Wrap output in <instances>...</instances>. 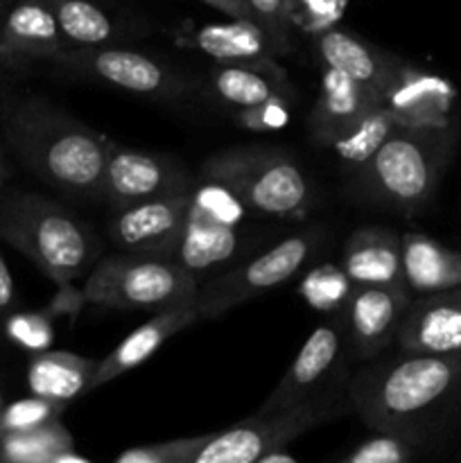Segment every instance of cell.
Instances as JSON below:
<instances>
[{"mask_svg":"<svg viewBox=\"0 0 461 463\" xmlns=\"http://www.w3.org/2000/svg\"><path fill=\"white\" fill-rule=\"evenodd\" d=\"M409 288L357 285L346 303V337L357 360L371 362L396 342L407 307Z\"/></svg>","mask_w":461,"mask_h":463,"instance_id":"cell-13","label":"cell"},{"mask_svg":"<svg viewBox=\"0 0 461 463\" xmlns=\"http://www.w3.org/2000/svg\"><path fill=\"white\" fill-rule=\"evenodd\" d=\"M271 461H287V463H294L296 459H294L292 455H287L285 450H276V452H269V455L265 457L260 463H271Z\"/></svg>","mask_w":461,"mask_h":463,"instance_id":"cell-39","label":"cell"},{"mask_svg":"<svg viewBox=\"0 0 461 463\" xmlns=\"http://www.w3.org/2000/svg\"><path fill=\"white\" fill-rule=\"evenodd\" d=\"M5 181V161H3V149H0V185Z\"/></svg>","mask_w":461,"mask_h":463,"instance_id":"cell-40","label":"cell"},{"mask_svg":"<svg viewBox=\"0 0 461 463\" xmlns=\"http://www.w3.org/2000/svg\"><path fill=\"white\" fill-rule=\"evenodd\" d=\"M343 7H346V0H287L292 27H301L312 36L339 25Z\"/></svg>","mask_w":461,"mask_h":463,"instance_id":"cell-34","label":"cell"},{"mask_svg":"<svg viewBox=\"0 0 461 463\" xmlns=\"http://www.w3.org/2000/svg\"><path fill=\"white\" fill-rule=\"evenodd\" d=\"M343 337H346V324H339V321L321 324L319 328L312 330L280 383L260 405V411L294 405V402L328 387L325 380L333 375L334 366L342 357Z\"/></svg>","mask_w":461,"mask_h":463,"instance_id":"cell-17","label":"cell"},{"mask_svg":"<svg viewBox=\"0 0 461 463\" xmlns=\"http://www.w3.org/2000/svg\"><path fill=\"white\" fill-rule=\"evenodd\" d=\"M194 321H199L194 301L183 303V306L167 307V310H158L152 319H147L140 328H136L134 333L127 335L104 360L98 362L90 392L104 387V384H108L111 380L131 373L134 369H138V366L145 364L167 339L174 337L176 333L185 330L188 326H193Z\"/></svg>","mask_w":461,"mask_h":463,"instance_id":"cell-19","label":"cell"},{"mask_svg":"<svg viewBox=\"0 0 461 463\" xmlns=\"http://www.w3.org/2000/svg\"><path fill=\"white\" fill-rule=\"evenodd\" d=\"M342 267L353 285L407 288L402 274V238L382 226H366L346 240Z\"/></svg>","mask_w":461,"mask_h":463,"instance_id":"cell-21","label":"cell"},{"mask_svg":"<svg viewBox=\"0 0 461 463\" xmlns=\"http://www.w3.org/2000/svg\"><path fill=\"white\" fill-rule=\"evenodd\" d=\"M240 125L247 127L253 131H276L283 129L289 122V109L287 99H269V102H262L258 107L251 109H240L238 113Z\"/></svg>","mask_w":461,"mask_h":463,"instance_id":"cell-36","label":"cell"},{"mask_svg":"<svg viewBox=\"0 0 461 463\" xmlns=\"http://www.w3.org/2000/svg\"><path fill=\"white\" fill-rule=\"evenodd\" d=\"M382 104V95L334 68H325L319 98L310 113V129L324 145H333L351 131L366 113Z\"/></svg>","mask_w":461,"mask_h":463,"instance_id":"cell-20","label":"cell"},{"mask_svg":"<svg viewBox=\"0 0 461 463\" xmlns=\"http://www.w3.org/2000/svg\"><path fill=\"white\" fill-rule=\"evenodd\" d=\"M5 407V402H3V393H0V410H3Z\"/></svg>","mask_w":461,"mask_h":463,"instance_id":"cell-42","label":"cell"},{"mask_svg":"<svg viewBox=\"0 0 461 463\" xmlns=\"http://www.w3.org/2000/svg\"><path fill=\"white\" fill-rule=\"evenodd\" d=\"M71 450H75V439L59 419L0 439V461L7 463H57Z\"/></svg>","mask_w":461,"mask_h":463,"instance_id":"cell-27","label":"cell"},{"mask_svg":"<svg viewBox=\"0 0 461 463\" xmlns=\"http://www.w3.org/2000/svg\"><path fill=\"white\" fill-rule=\"evenodd\" d=\"M396 344L400 351L428 355H461V294L459 289L420 294L411 298Z\"/></svg>","mask_w":461,"mask_h":463,"instance_id":"cell-15","label":"cell"},{"mask_svg":"<svg viewBox=\"0 0 461 463\" xmlns=\"http://www.w3.org/2000/svg\"><path fill=\"white\" fill-rule=\"evenodd\" d=\"M456 138V125L441 129L398 125L382 147L353 170L355 193L373 206L414 215L432 202Z\"/></svg>","mask_w":461,"mask_h":463,"instance_id":"cell-3","label":"cell"},{"mask_svg":"<svg viewBox=\"0 0 461 463\" xmlns=\"http://www.w3.org/2000/svg\"><path fill=\"white\" fill-rule=\"evenodd\" d=\"M190 188H194L193 179L172 158L116 145L111 147L102 176V199H107L118 211L131 203L183 193Z\"/></svg>","mask_w":461,"mask_h":463,"instance_id":"cell-12","label":"cell"},{"mask_svg":"<svg viewBox=\"0 0 461 463\" xmlns=\"http://www.w3.org/2000/svg\"><path fill=\"white\" fill-rule=\"evenodd\" d=\"M5 21V12H3V0H0V25H3Z\"/></svg>","mask_w":461,"mask_h":463,"instance_id":"cell-41","label":"cell"},{"mask_svg":"<svg viewBox=\"0 0 461 463\" xmlns=\"http://www.w3.org/2000/svg\"><path fill=\"white\" fill-rule=\"evenodd\" d=\"M63 39L71 48L108 45L118 30L111 16L93 0H48Z\"/></svg>","mask_w":461,"mask_h":463,"instance_id":"cell-26","label":"cell"},{"mask_svg":"<svg viewBox=\"0 0 461 463\" xmlns=\"http://www.w3.org/2000/svg\"><path fill=\"white\" fill-rule=\"evenodd\" d=\"M456 289H459V294H461V288H456Z\"/></svg>","mask_w":461,"mask_h":463,"instance_id":"cell-43","label":"cell"},{"mask_svg":"<svg viewBox=\"0 0 461 463\" xmlns=\"http://www.w3.org/2000/svg\"><path fill=\"white\" fill-rule=\"evenodd\" d=\"M16 298V288H14V276L9 271L7 262L0 256V317L7 315Z\"/></svg>","mask_w":461,"mask_h":463,"instance_id":"cell-38","label":"cell"},{"mask_svg":"<svg viewBox=\"0 0 461 463\" xmlns=\"http://www.w3.org/2000/svg\"><path fill=\"white\" fill-rule=\"evenodd\" d=\"M0 240L21 251L57 285H68L84 274L98 251L75 215L34 193L0 197Z\"/></svg>","mask_w":461,"mask_h":463,"instance_id":"cell-4","label":"cell"},{"mask_svg":"<svg viewBox=\"0 0 461 463\" xmlns=\"http://www.w3.org/2000/svg\"><path fill=\"white\" fill-rule=\"evenodd\" d=\"M63 410H66V405L34 396V393L30 398L12 402V405H5L0 410V439L9 437V434L30 432V430L50 423V420L61 419Z\"/></svg>","mask_w":461,"mask_h":463,"instance_id":"cell-31","label":"cell"},{"mask_svg":"<svg viewBox=\"0 0 461 463\" xmlns=\"http://www.w3.org/2000/svg\"><path fill=\"white\" fill-rule=\"evenodd\" d=\"M193 188L120 208L108 226V238L120 251L174 260Z\"/></svg>","mask_w":461,"mask_h":463,"instance_id":"cell-11","label":"cell"},{"mask_svg":"<svg viewBox=\"0 0 461 463\" xmlns=\"http://www.w3.org/2000/svg\"><path fill=\"white\" fill-rule=\"evenodd\" d=\"M3 136L18 161L45 184L75 197H102L113 143L41 98H21L3 118Z\"/></svg>","mask_w":461,"mask_h":463,"instance_id":"cell-2","label":"cell"},{"mask_svg":"<svg viewBox=\"0 0 461 463\" xmlns=\"http://www.w3.org/2000/svg\"><path fill=\"white\" fill-rule=\"evenodd\" d=\"M396 127L398 122L396 118H393V113L389 111L384 104H380L378 109L366 113L351 131H346L342 138L334 140L330 147L334 149L339 161L353 172L360 165H364V163L382 147V143L389 138V134H391Z\"/></svg>","mask_w":461,"mask_h":463,"instance_id":"cell-28","label":"cell"},{"mask_svg":"<svg viewBox=\"0 0 461 463\" xmlns=\"http://www.w3.org/2000/svg\"><path fill=\"white\" fill-rule=\"evenodd\" d=\"M312 39H315V48L325 66L334 68V71L343 72L351 80L378 90L380 95H384L389 80H391L398 63H400L398 57L373 48L366 41H362L360 36L342 30L339 25L328 27V30L319 32Z\"/></svg>","mask_w":461,"mask_h":463,"instance_id":"cell-22","label":"cell"},{"mask_svg":"<svg viewBox=\"0 0 461 463\" xmlns=\"http://www.w3.org/2000/svg\"><path fill=\"white\" fill-rule=\"evenodd\" d=\"M244 215L247 206L226 185L203 179L193 188L174 260L202 285V279L238 253Z\"/></svg>","mask_w":461,"mask_h":463,"instance_id":"cell-8","label":"cell"},{"mask_svg":"<svg viewBox=\"0 0 461 463\" xmlns=\"http://www.w3.org/2000/svg\"><path fill=\"white\" fill-rule=\"evenodd\" d=\"M253 9L260 16L262 27L269 34L276 52H289L292 45V21L287 14V0H251Z\"/></svg>","mask_w":461,"mask_h":463,"instance_id":"cell-35","label":"cell"},{"mask_svg":"<svg viewBox=\"0 0 461 463\" xmlns=\"http://www.w3.org/2000/svg\"><path fill=\"white\" fill-rule=\"evenodd\" d=\"M425 443V439L414 434L375 430L373 437L362 441L343 457V463H407L419 457Z\"/></svg>","mask_w":461,"mask_h":463,"instance_id":"cell-30","label":"cell"},{"mask_svg":"<svg viewBox=\"0 0 461 463\" xmlns=\"http://www.w3.org/2000/svg\"><path fill=\"white\" fill-rule=\"evenodd\" d=\"M351 410L346 387H324L321 392L280 407L249 416L229 430L212 432L194 463H260L269 452L285 450L292 441Z\"/></svg>","mask_w":461,"mask_h":463,"instance_id":"cell-6","label":"cell"},{"mask_svg":"<svg viewBox=\"0 0 461 463\" xmlns=\"http://www.w3.org/2000/svg\"><path fill=\"white\" fill-rule=\"evenodd\" d=\"M57 63L75 75L104 81L134 95L176 98L185 90V81L179 75H174L156 59L136 50L111 48V45H89V48L68 45Z\"/></svg>","mask_w":461,"mask_h":463,"instance_id":"cell-10","label":"cell"},{"mask_svg":"<svg viewBox=\"0 0 461 463\" xmlns=\"http://www.w3.org/2000/svg\"><path fill=\"white\" fill-rule=\"evenodd\" d=\"M99 360H86L77 353L43 351L27 366V387L34 396L68 405L81 393L90 392Z\"/></svg>","mask_w":461,"mask_h":463,"instance_id":"cell-24","label":"cell"},{"mask_svg":"<svg viewBox=\"0 0 461 463\" xmlns=\"http://www.w3.org/2000/svg\"><path fill=\"white\" fill-rule=\"evenodd\" d=\"M203 5H208V7L217 9V12L226 14L229 18H242V21H253L258 23V25L262 27L260 23V16L256 14V9H253L251 0H202ZM265 30V27H262ZM269 36V34H267Z\"/></svg>","mask_w":461,"mask_h":463,"instance_id":"cell-37","label":"cell"},{"mask_svg":"<svg viewBox=\"0 0 461 463\" xmlns=\"http://www.w3.org/2000/svg\"><path fill=\"white\" fill-rule=\"evenodd\" d=\"M68 48L48 0H21L0 25V63L9 68L32 61H59Z\"/></svg>","mask_w":461,"mask_h":463,"instance_id":"cell-16","label":"cell"},{"mask_svg":"<svg viewBox=\"0 0 461 463\" xmlns=\"http://www.w3.org/2000/svg\"><path fill=\"white\" fill-rule=\"evenodd\" d=\"M402 274L409 292L434 294L461 288V249L423 233L402 235Z\"/></svg>","mask_w":461,"mask_h":463,"instance_id":"cell-23","label":"cell"},{"mask_svg":"<svg viewBox=\"0 0 461 463\" xmlns=\"http://www.w3.org/2000/svg\"><path fill=\"white\" fill-rule=\"evenodd\" d=\"M183 41L190 48L211 57L212 63L251 66L287 84V72L276 61L278 52L258 23L242 21V18H230L226 23H208Z\"/></svg>","mask_w":461,"mask_h":463,"instance_id":"cell-18","label":"cell"},{"mask_svg":"<svg viewBox=\"0 0 461 463\" xmlns=\"http://www.w3.org/2000/svg\"><path fill=\"white\" fill-rule=\"evenodd\" d=\"M316 244H319V233L315 231L294 233L274 244L269 251L199 285L197 298H194L199 321L220 319L233 307L287 283L306 267Z\"/></svg>","mask_w":461,"mask_h":463,"instance_id":"cell-9","label":"cell"},{"mask_svg":"<svg viewBox=\"0 0 461 463\" xmlns=\"http://www.w3.org/2000/svg\"><path fill=\"white\" fill-rule=\"evenodd\" d=\"M455 102L456 90L450 81L407 61L398 63L382 95V104L393 113L398 125L419 129L456 125L452 118Z\"/></svg>","mask_w":461,"mask_h":463,"instance_id":"cell-14","label":"cell"},{"mask_svg":"<svg viewBox=\"0 0 461 463\" xmlns=\"http://www.w3.org/2000/svg\"><path fill=\"white\" fill-rule=\"evenodd\" d=\"M351 410L375 430L414 434L428 441V425L461 396V355H428L398 348L371 360L346 383Z\"/></svg>","mask_w":461,"mask_h":463,"instance_id":"cell-1","label":"cell"},{"mask_svg":"<svg viewBox=\"0 0 461 463\" xmlns=\"http://www.w3.org/2000/svg\"><path fill=\"white\" fill-rule=\"evenodd\" d=\"M202 179L226 185L247 211L278 220H303L315 199L306 170L276 147H235L212 154Z\"/></svg>","mask_w":461,"mask_h":463,"instance_id":"cell-5","label":"cell"},{"mask_svg":"<svg viewBox=\"0 0 461 463\" xmlns=\"http://www.w3.org/2000/svg\"><path fill=\"white\" fill-rule=\"evenodd\" d=\"M353 289H355L353 280L348 279L343 267L334 265V262H321V265L312 267L298 283V294L303 297V301L325 315L346 310Z\"/></svg>","mask_w":461,"mask_h":463,"instance_id":"cell-29","label":"cell"},{"mask_svg":"<svg viewBox=\"0 0 461 463\" xmlns=\"http://www.w3.org/2000/svg\"><path fill=\"white\" fill-rule=\"evenodd\" d=\"M84 298L111 310H167L193 303L199 280L170 258L120 251L90 269Z\"/></svg>","mask_w":461,"mask_h":463,"instance_id":"cell-7","label":"cell"},{"mask_svg":"<svg viewBox=\"0 0 461 463\" xmlns=\"http://www.w3.org/2000/svg\"><path fill=\"white\" fill-rule=\"evenodd\" d=\"M5 335L12 344H16L23 351L43 353L52 346L54 328L52 315L48 310L43 312H14L5 319Z\"/></svg>","mask_w":461,"mask_h":463,"instance_id":"cell-33","label":"cell"},{"mask_svg":"<svg viewBox=\"0 0 461 463\" xmlns=\"http://www.w3.org/2000/svg\"><path fill=\"white\" fill-rule=\"evenodd\" d=\"M212 432L197 434V437L172 439L161 443H145L134 446L129 450L120 452L116 463H194V457L203 448V443L211 439Z\"/></svg>","mask_w":461,"mask_h":463,"instance_id":"cell-32","label":"cell"},{"mask_svg":"<svg viewBox=\"0 0 461 463\" xmlns=\"http://www.w3.org/2000/svg\"><path fill=\"white\" fill-rule=\"evenodd\" d=\"M212 93L229 107L251 109L269 99L285 98L283 89L287 84L276 77L267 75L251 66H235V63H212L208 75Z\"/></svg>","mask_w":461,"mask_h":463,"instance_id":"cell-25","label":"cell"}]
</instances>
